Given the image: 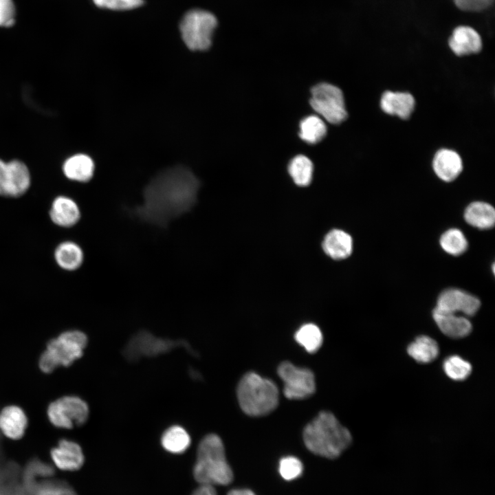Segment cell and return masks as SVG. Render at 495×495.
I'll return each mask as SVG.
<instances>
[{
	"label": "cell",
	"instance_id": "obj_1",
	"mask_svg": "<svg viewBox=\"0 0 495 495\" xmlns=\"http://www.w3.org/2000/svg\"><path fill=\"white\" fill-rule=\"evenodd\" d=\"M200 183L188 168L177 166L159 173L146 186L144 201L136 210L143 220L166 226L195 204Z\"/></svg>",
	"mask_w": 495,
	"mask_h": 495
},
{
	"label": "cell",
	"instance_id": "obj_2",
	"mask_svg": "<svg viewBox=\"0 0 495 495\" xmlns=\"http://www.w3.org/2000/svg\"><path fill=\"white\" fill-rule=\"evenodd\" d=\"M303 439L312 453L336 459L351 445L352 437L332 413L323 411L306 426Z\"/></svg>",
	"mask_w": 495,
	"mask_h": 495
},
{
	"label": "cell",
	"instance_id": "obj_3",
	"mask_svg": "<svg viewBox=\"0 0 495 495\" xmlns=\"http://www.w3.org/2000/svg\"><path fill=\"white\" fill-rule=\"evenodd\" d=\"M195 480L201 485H229L233 472L225 454L221 438L215 434L205 436L200 441L193 470Z\"/></svg>",
	"mask_w": 495,
	"mask_h": 495
},
{
	"label": "cell",
	"instance_id": "obj_4",
	"mask_svg": "<svg viewBox=\"0 0 495 495\" xmlns=\"http://www.w3.org/2000/svg\"><path fill=\"white\" fill-rule=\"evenodd\" d=\"M278 396L274 382L254 372L246 373L237 387L240 407L250 416H262L273 411L278 404Z\"/></svg>",
	"mask_w": 495,
	"mask_h": 495
},
{
	"label": "cell",
	"instance_id": "obj_5",
	"mask_svg": "<svg viewBox=\"0 0 495 495\" xmlns=\"http://www.w3.org/2000/svg\"><path fill=\"white\" fill-rule=\"evenodd\" d=\"M87 343L86 335L80 331L64 332L48 343L39 360L41 369L50 373L58 366L72 364L82 355Z\"/></svg>",
	"mask_w": 495,
	"mask_h": 495
},
{
	"label": "cell",
	"instance_id": "obj_6",
	"mask_svg": "<svg viewBox=\"0 0 495 495\" xmlns=\"http://www.w3.org/2000/svg\"><path fill=\"white\" fill-rule=\"evenodd\" d=\"M217 19L211 12L192 10L183 17L179 28L186 45L192 51H204L212 45Z\"/></svg>",
	"mask_w": 495,
	"mask_h": 495
},
{
	"label": "cell",
	"instance_id": "obj_7",
	"mask_svg": "<svg viewBox=\"0 0 495 495\" xmlns=\"http://www.w3.org/2000/svg\"><path fill=\"white\" fill-rule=\"evenodd\" d=\"M309 103L320 118L331 124H340L347 118L343 93L330 83L321 82L313 87Z\"/></svg>",
	"mask_w": 495,
	"mask_h": 495
},
{
	"label": "cell",
	"instance_id": "obj_8",
	"mask_svg": "<svg viewBox=\"0 0 495 495\" xmlns=\"http://www.w3.org/2000/svg\"><path fill=\"white\" fill-rule=\"evenodd\" d=\"M181 346L184 347L192 355H195V351L185 340L158 338L147 331H140L129 340L124 349L123 354L128 360L132 362L144 357L164 354Z\"/></svg>",
	"mask_w": 495,
	"mask_h": 495
},
{
	"label": "cell",
	"instance_id": "obj_9",
	"mask_svg": "<svg viewBox=\"0 0 495 495\" xmlns=\"http://www.w3.org/2000/svg\"><path fill=\"white\" fill-rule=\"evenodd\" d=\"M278 374L284 384V395L288 399H305L315 392L314 375L309 368L284 362L278 367Z\"/></svg>",
	"mask_w": 495,
	"mask_h": 495
},
{
	"label": "cell",
	"instance_id": "obj_10",
	"mask_svg": "<svg viewBox=\"0 0 495 495\" xmlns=\"http://www.w3.org/2000/svg\"><path fill=\"white\" fill-rule=\"evenodd\" d=\"M49 419L55 426L72 428L83 424L89 416V407L78 397L66 396L52 402L47 410Z\"/></svg>",
	"mask_w": 495,
	"mask_h": 495
},
{
	"label": "cell",
	"instance_id": "obj_11",
	"mask_svg": "<svg viewBox=\"0 0 495 495\" xmlns=\"http://www.w3.org/2000/svg\"><path fill=\"white\" fill-rule=\"evenodd\" d=\"M30 181L29 170L24 163L0 160V196L21 197L28 190Z\"/></svg>",
	"mask_w": 495,
	"mask_h": 495
},
{
	"label": "cell",
	"instance_id": "obj_12",
	"mask_svg": "<svg viewBox=\"0 0 495 495\" xmlns=\"http://www.w3.org/2000/svg\"><path fill=\"white\" fill-rule=\"evenodd\" d=\"M480 306L481 302L476 296L461 289L450 288L440 294L434 309L471 316L478 311Z\"/></svg>",
	"mask_w": 495,
	"mask_h": 495
},
{
	"label": "cell",
	"instance_id": "obj_13",
	"mask_svg": "<svg viewBox=\"0 0 495 495\" xmlns=\"http://www.w3.org/2000/svg\"><path fill=\"white\" fill-rule=\"evenodd\" d=\"M50 456L55 467L60 471L78 470L84 463V454L80 446L67 439L60 440L57 446L51 450Z\"/></svg>",
	"mask_w": 495,
	"mask_h": 495
},
{
	"label": "cell",
	"instance_id": "obj_14",
	"mask_svg": "<svg viewBox=\"0 0 495 495\" xmlns=\"http://www.w3.org/2000/svg\"><path fill=\"white\" fill-rule=\"evenodd\" d=\"M448 45L456 55L462 56L478 53L483 43L480 34L473 28L460 25L452 31Z\"/></svg>",
	"mask_w": 495,
	"mask_h": 495
},
{
	"label": "cell",
	"instance_id": "obj_15",
	"mask_svg": "<svg viewBox=\"0 0 495 495\" xmlns=\"http://www.w3.org/2000/svg\"><path fill=\"white\" fill-rule=\"evenodd\" d=\"M432 168L437 176L444 182L454 180L463 170V162L454 151L448 148L439 150L434 155Z\"/></svg>",
	"mask_w": 495,
	"mask_h": 495
},
{
	"label": "cell",
	"instance_id": "obj_16",
	"mask_svg": "<svg viewBox=\"0 0 495 495\" xmlns=\"http://www.w3.org/2000/svg\"><path fill=\"white\" fill-rule=\"evenodd\" d=\"M50 217L56 226L70 228L80 220V211L78 204L72 199L60 195L52 201Z\"/></svg>",
	"mask_w": 495,
	"mask_h": 495
},
{
	"label": "cell",
	"instance_id": "obj_17",
	"mask_svg": "<svg viewBox=\"0 0 495 495\" xmlns=\"http://www.w3.org/2000/svg\"><path fill=\"white\" fill-rule=\"evenodd\" d=\"M432 316L441 331L450 338H463L468 336L472 330L471 322L465 316L434 309Z\"/></svg>",
	"mask_w": 495,
	"mask_h": 495
},
{
	"label": "cell",
	"instance_id": "obj_18",
	"mask_svg": "<svg viewBox=\"0 0 495 495\" xmlns=\"http://www.w3.org/2000/svg\"><path fill=\"white\" fill-rule=\"evenodd\" d=\"M415 98L410 93L385 91L380 100L382 110L389 115L397 116L401 119H408L414 110Z\"/></svg>",
	"mask_w": 495,
	"mask_h": 495
},
{
	"label": "cell",
	"instance_id": "obj_19",
	"mask_svg": "<svg viewBox=\"0 0 495 495\" xmlns=\"http://www.w3.org/2000/svg\"><path fill=\"white\" fill-rule=\"evenodd\" d=\"M324 252L334 260L348 258L353 251L351 236L344 230L333 229L324 237L322 243Z\"/></svg>",
	"mask_w": 495,
	"mask_h": 495
},
{
	"label": "cell",
	"instance_id": "obj_20",
	"mask_svg": "<svg viewBox=\"0 0 495 495\" xmlns=\"http://www.w3.org/2000/svg\"><path fill=\"white\" fill-rule=\"evenodd\" d=\"M27 424L25 413L17 406L6 407L0 413V430L10 439H21L24 434Z\"/></svg>",
	"mask_w": 495,
	"mask_h": 495
},
{
	"label": "cell",
	"instance_id": "obj_21",
	"mask_svg": "<svg viewBox=\"0 0 495 495\" xmlns=\"http://www.w3.org/2000/svg\"><path fill=\"white\" fill-rule=\"evenodd\" d=\"M63 171L65 177L71 180L87 182L94 175V163L89 156L76 154L65 160Z\"/></svg>",
	"mask_w": 495,
	"mask_h": 495
},
{
	"label": "cell",
	"instance_id": "obj_22",
	"mask_svg": "<svg viewBox=\"0 0 495 495\" xmlns=\"http://www.w3.org/2000/svg\"><path fill=\"white\" fill-rule=\"evenodd\" d=\"M465 221L479 229H489L495 223V210L490 204L483 201L471 203L464 212Z\"/></svg>",
	"mask_w": 495,
	"mask_h": 495
},
{
	"label": "cell",
	"instance_id": "obj_23",
	"mask_svg": "<svg viewBox=\"0 0 495 495\" xmlns=\"http://www.w3.org/2000/svg\"><path fill=\"white\" fill-rule=\"evenodd\" d=\"M54 258L58 265L65 270L73 271L82 264L84 253L81 248L73 241L60 243L54 252Z\"/></svg>",
	"mask_w": 495,
	"mask_h": 495
},
{
	"label": "cell",
	"instance_id": "obj_24",
	"mask_svg": "<svg viewBox=\"0 0 495 495\" xmlns=\"http://www.w3.org/2000/svg\"><path fill=\"white\" fill-rule=\"evenodd\" d=\"M408 355L416 362L427 364L434 361L439 355V347L434 339L428 336L415 338L407 348Z\"/></svg>",
	"mask_w": 495,
	"mask_h": 495
},
{
	"label": "cell",
	"instance_id": "obj_25",
	"mask_svg": "<svg viewBox=\"0 0 495 495\" xmlns=\"http://www.w3.org/2000/svg\"><path fill=\"white\" fill-rule=\"evenodd\" d=\"M190 437L182 426L174 425L167 428L161 438L163 448L173 454L185 452L190 445Z\"/></svg>",
	"mask_w": 495,
	"mask_h": 495
},
{
	"label": "cell",
	"instance_id": "obj_26",
	"mask_svg": "<svg viewBox=\"0 0 495 495\" xmlns=\"http://www.w3.org/2000/svg\"><path fill=\"white\" fill-rule=\"evenodd\" d=\"M327 131V126L323 119L318 116L311 115L300 121L298 135L304 142L314 144L325 137Z\"/></svg>",
	"mask_w": 495,
	"mask_h": 495
},
{
	"label": "cell",
	"instance_id": "obj_27",
	"mask_svg": "<svg viewBox=\"0 0 495 495\" xmlns=\"http://www.w3.org/2000/svg\"><path fill=\"white\" fill-rule=\"evenodd\" d=\"M288 173L297 186H307L312 181L313 163L305 155H296L289 164Z\"/></svg>",
	"mask_w": 495,
	"mask_h": 495
},
{
	"label": "cell",
	"instance_id": "obj_28",
	"mask_svg": "<svg viewBox=\"0 0 495 495\" xmlns=\"http://www.w3.org/2000/svg\"><path fill=\"white\" fill-rule=\"evenodd\" d=\"M296 341L309 353L316 352L323 341L320 328L312 323L302 325L294 335Z\"/></svg>",
	"mask_w": 495,
	"mask_h": 495
},
{
	"label": "cell",
	"instance_id": "obj_29",
	"mask_svg": "<svg viewBox=\"0 0 495 495\" xmlns=\"http://www.w3.org/2000/svg\"><path fill=\"white\" fill-rule=\"evenodd\" d=\"M440 245L447 253L458 256L466 251L468 243L465 235L460 230L451 228L441 235Z\"/></svg>",
	"mask_w": 495,
	"mask_h": 495
},
{
	"label": "cell",
	"instance_id": "obj_30",
	"mask_svg": "<svg viewBox=\"0 0 495 495\" xmlns=\"http://www.w3.org/2000/svg\"><path fill=\"white\" fill-rule=\"evenodd\" d=\"M443 369L446 375L451 380L463 381L471 374V364L461 357L454 355L448 357L443 363Z\"/></svg>",
	"mask_w": 495,
	"mask_h": 495
},
{
	"label": "cell",
	"instance_id": "obj_31",
	"mask_svg": "<svg viewBox=\"0 0 495 495\" xmlns=\"http://www.w3.org/2000/svg\"><path fill=\"white\" fill-rule=\"evenodd\" d=\"M302 462L293 456L283 457L278 464V472L286 481H292L298 478L302 473Z\"/></svg>",
	"mask_w": 495,
	"mask_h": 495
},
{
	"label": "cell",
	"instance_id": "obj_32",
	"mask_svg": "<svg viewBox=\"0 0 495 495\" xmlns=\"http://www.w3.org/2000/svg\"><path fill=\"white\" fill-rule=\"evenodd\" d=\"M100 8L111 10H129L137 8L143 3V0H93Z\"/></svg>",
	"mask_w": 495,
	"mask_h": 495
},
{
	"label": "cell",
	"instance_id": "obj_33",
	"mask_svg": "<svg viewBox=\"0 0 495 495\" xmlns=\"http://www.w3.org/2000/svg\"><path fill=\"white\" fill-rule=\"evenodd\" d=\"M494 0H453L455 6L465 12H482L489 8Z\"/></svg>",
	"mask_w": 495,
	"mask_h": 495
},
{
	"label": "cell",
	"instance_id": "obj_34",
	"mask_svg": "<svg viewBox=\"0 0 495 495\" xmlns=\"http://www.w3.org/2000/svg\"><path fill=\"white\" fill-rule=\"evenodd\" d=\"M15 8L12 0H0V26L10 27L14 23Z\"/></svg>",
	"mask_w": 495,
	"mask_h": 495
},
{
	"label": "cell",
	"instance_id": "obj_35",
	"mask_svg": "<svg viewBox=\"0 0 495 495\" xmlns=\"http://www.w3.org/2000/svg\"><path fill=\"white\" fill-rule=\"evenodd\" d=\"M192 495H217V492L213 485H201Z\"/></svg>",
	"mask_w": 495,
	"mask_h": 495
},
{
	"label": "cell",
	"instance_id": "obj_36",
	"mask_svg": "<svg viewBox=\"0 0 495 495\" xmlns=\"http://www.w3.org/2000/svg\"><path fill=\"white\" fill-rule=\"evenodd\" d=\"M227 495H256L249 489H234L230 490Z\"/></svg>",
	"mask_w": 495,
	"mask_h": 495
}]
</instances>
